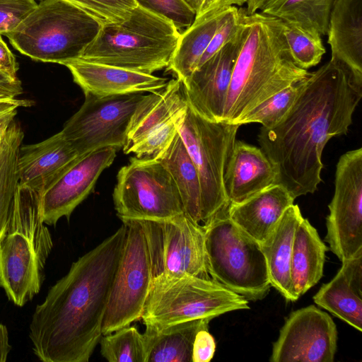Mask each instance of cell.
<instances>
[{
    "instance_id": "1",
    "label": "cell",
    "mask_w": 362,
    "mask_h": 362,
    "mask_svg": "<svg viewBox=\"0 0 362 362\" xmlns=\"http://www.w3.org/2000/svg\"><path fill=\"white\" fill-rule=\"evenodd\" d=\"M362 98V80L330 59L310 72L286 117L261 127L258 142L277 172V182L294 197L313 194L322 182V154L333 136L346 134Z\"/></svg>"
},
{
    "instance_id": "2",
    "label": "cell",
    "mask_w": 362,
    "mask_h": 362,
    "mask_svg": "<svg viewBox=\"0 0 362 362\" xmlns=\"http://www.w3.org/2000/svg\"><path fill=\"white\" fill-rule=\"evenodd\" d=\"M126 234L122 225L72 263L49 289L29 326L35 356L44 362H88L102 325Z\"/></svg>"
},
{
    "instance_id": "3",
    "label": "cell",
    "mask_w": 362,
    "mask_h": 362,
    "mask_svg": "<svg viewBox=\"0 0 362 362\" xmlns=\"http://www.w3.org/2000/svg\"><path fill=\"white\" fill-rule=\"evenodd\" d=\"M243 39L221 122L236 124L282 89L309 76L291 57L280 20L239 8Z\"/></svg>"
},
{
    "instance_id": "4",
    "label": "cell",
    "mask_w": 362,
    "mask_h": 362,
    "mask_svg": "<svg viewBox=\"0 0 362 362\" xmlns=\"http://www.w3.org/2000/svg\"><path fill=\"white\" fill-rule=\"evenodd\" d=\"M52 247L38 192L18 185L0 239V287L16 305H25L40 291Z\"/></svg>"
},
{
    "instance_id": "5",
    "label": "cell",
    "mask_w": 362,
    "mask_h": 362,
    "mask_svg": "<svg viewBox=\"0 0 362 362\" xmlns=\"http://www.w3.org/2000/svg\"><path fill=\"white\" fill-rule=\"evenodd\" d=\"M180 35L170 21L136 6L125 20L102 24L78 59L152 74L168 67Z\"/></svg>"
},
{
    "instance_id": "6",
    "label": "cell",
    "mask_w": 362,
    "mask_h": 362,
    "mask_svg": "<svg viewBox=\"0 0 362 362\" xmlns=\"http://www.w3.org/2000/svg\"><path fill=\"white\" fill-rule=\"evenodd\" d=\"M101 25L66 0H41L6 37L33 60L63 64L79 58Z\"/></svg>"
},
{
    "instance_id": "7",
    "label": "cell",
    "mask_w": 362,
    "mask_h": 362,
    "mask_svg": "<svg viewBox=\"0 0 362 362\" xmlns=\"http://www.w3.org/2000/svg\"><path fill=\"white\" fill-rule=\"evenodd\" d=\"M228 206L202 225L208 273L247 300H262L272 286L263 252L230 219Z\"/></svg>"
},
{
    "instance_id": "8",
    "label": "cell",
    "mask_w": 362,
    "mask_h": 362,
    "mask_svg": "<svg viewBox=\"0 0 362 362\" xmlns=\"http://www.w3.org/2000/svg\"><path fill=\"white\" fill-rule=\"evenodd\" d=\"M249 308L243 296L211 278L160 274L152 279L141 319L145 326L160 329Z\"/></svg>"
},
{
    "instance_id": "9",
    "label": "cell",
    "mask_w": 362,
    "mask_h": 362,
    "mask_svg": "<svg viewBox=\"0 0 362 362\" xmlns=\"http://www.w3.org/2000/svg\"><path fill=\"white\" fill-rule=\"evenodd\" d=\"M240 127L204 118L188 106L178 134L197 168L202 193V225L229 205L223 175Z\"/></svg>"
},
{
    "instance_id": "10",
    "label": "cell",
    "mask_w": 362,
    "mask_h": 362,
    "mask_svg": "<svg viewBox=\"0 0 362 362\" xmlns=\"http://www.w3.org/2000/svg\"><path fill=\"white\" fill-rule=\"evenodd\" d=\"M113 201L121 220H159L184 214L173 178L156 159L130 158L117 173Z\"/></svg>"
},
{
    "instance_id": "11",
    "label": "cell",
    "mask_w": 362,
    "mask_h": 362,
    "mask_svg": "<svg viewBox=\"0 0 362 362\" xmlns=\"http://www.w3.org/2000/svg\"><path fill=\"white\" fill-rule=\"evenodd\" d=\"M122 221L126 234L103 318V335L141 318L153 279L141 223L135 219Z\"/></svg>"
},
{
    "instance_id": "12",
    "label": "cell",
    "mask_w": 362,
    "mask_h": 362,
    "mask_svg": "<svg viewBox=\"0 0 362 362\" xmlns=\"http://www.w3.org/2000/svg\"><path fill=\"white\" fill-rule=\"evenodd\" d=\"M84 95L83 105L61 130L65 139L80 156L104 147L123 148L132 116L145 95Z\"/></svg>"
},
{
    "instance_id": "13",
    "label": "cell",
    "mask_w": 362,
    "mask_h": 362,
    "mask_svg": "<svg viewBox=\"0 0 362 362\" xmlns=\"http://www.w3.org/2000/svg\"><path fill=\"white\" fill-rule=\"evenodd\" d=\"M148 247L153 277L160 274L211 278L204 229L185 214L159 220H139Z\"/></svg>"
},
{
    "instance_id": "14",
    "label": "cell",
    "mask_w": 362,
    "mask_h": 362,
    "mask_svg": "<svg viewBox=\"0 0 362 362\" xmlns=\"http://www.w3.org/2000/svg\"><path fill=\"white\" fill-rule=\"evenodd\" d=\"M187 108L182 83L177 78L145 95L132 116L124 153H133L139 158L157 159L178 132Z\"/></svg>"
},
{
    "instance_id": "15",
    "label": "cell",
    "mask_w": 362,
    "mask_h": 362,
    "mask_svg": "<svg viewBox=\"0 0 362 362\" xmlns=\"http://www.w3.org/2000/svg\"><path fill=\"white\" fill-rule=\"evenodd\" d=\"M325 240L343 262L362 253V148L349 151L336 166Z\"/></svg>"
},
{
    "instance_id": "16",
    "label": "cell",
    "mask_w": 362,
    "mask_h": 362,
    "mask_svg": "<svg viewBox=\"0 0 362 362\" xmlns=\"http://www.w3.org/2000/svg\"><path fill=\"white\" fill-rule=\"evenodd\" d=\"M337 329L332 317L315 305L292 312L273 344L271 362H332Z\"/></svg>"
},
{
    "instance_id": "17",
    "label": "cell",
    "mask_w": 362,
    "mask_h": 362,
    "mask_svg": "<svg viewBox=\"0 0 362 362\" xmlns=\"http://www.w3.org/2000/svg\"><path fill=\"white\" fill-rule=\"evenodd\" d=\"M118 150L108 146L80 156L52 185L39 194L41 215L46 225L54 226L72 212L93 191L102 172L108 168Z\"/></svg>"
},
{
    "instance_id": "18",
    "label": "cell",
    "mask_w": 362,
    "mask_h": 362,
    "mask_svg": "<svg viewBox=\"0 0 362 362\" xmlns=\"http://www.w3.org/2000/svg\"><path fill=\"white\" fill-rule=\"evenodd\" d=\"M243 39V28L235 37L197 67L182 83L188 106L204 118L221 122L233 68Z\"/></svg>"
},
{
    "instance_id": "19",
    "label": "cell",
    "mask_w": 362,
    "mask_h": 362,
    "mask_svg": "<svg viewBox=\"0 0 362 362\" xmlns=\"http://www.w3.org/2000/svg\"><path fill=\"white\" fill-rule=\"evenodd\" d=\"M80 156L60 131L42 141L20 147L18 185L40 194Z\"/></svg>"
},
{
    "instance_id": "20",
    "label": "cell",
    "mask_w": 362,
    "mask_h": 362,
    "mask_svg": "<svg viewBox=\"0 0 362 362\" xmlns=\"http://www.w3.org/2000/svg\"><path fill=\"white\" fill-rule=\"evenodd\" d=\"M74 81L85 93L110 95L154 92L168 83L166 78L80 59L64 63Z\"/></svg>"
},
{
    "instance_id": "21",
    "label": "cell",
    "mask_w": 362,
    "mask_h": 362,
    "mask_svg": "<svg viewBox=\"0 0 362 362\" xmlns=\"http://www.w3.org/2000/svg\"><path fill=\"white\" fill-rule=\"evenodd\" d=\"M275 167L261 148L235 141L223 175L229 204H238L276 184Z\"/></svg>"
},
{
    "instance_id": "22",
    "label": "cell",
    "mask_w": 362,
    "mask_h": 362,
    "mask_svg": "<svg viewBox=\"0 0 362 362\" xmlns=\"http://www.w3.org/2000/svg\"><path fill=\"white\" fill-rule=\"evenodd\" d=\"M334 278L313 296L316 305L362 331V253L341 262Z\"/></svg>"
},
{
    "instance_id": "23",
    "label": "cell",
    "mask_w": 362,
    "mask_h": 362,
    "mask_svg": "<svg viewBox=\"0 0 362 362\" xmlns=\"http://www.w3.org/2000/svg\"><path fill=\"white\" fill-rule=\"evenodd\" d=\"M294 197L281 185L275 184L238 204H229L230 219L250 237L262 243L273 231Z\"/></svg>"
},
{
    "instance_id": "24",
    "label": "cell",
    "mask_w": 362,
    "mask_h": 362,
    "mask_svg": "<svg viewBox=\"0 0 362 362\" xmlns=\"http://www.w3.org/2000/svg\"><path fill=\"white\" fill-rule=\"evenodd\" d=\"M327 35L331 59L362 80V0H336Z\"/></svg>"
},
{
    "instance_id": "25",
    "label": "cell",
    "mask_w": 362,
    "mask_h": 362,
    "mask_svg": "<svg viewBox=\"0 0 362 362\" xmlns=\"http://www.w3.org/2000/svg\"><path fill=\"white\" fill-rule=\"evenodd\" d=\"M303 218L298 206L292 204L270 235L260 243L271 286L288 301L298 300L292 288L291 260L295 232Z\"/></svg>"
},
{
    "instance_id": "26",
    "label": "cell",
    "mask_w": 362,
    "mask_h": 362,
    "mask_svg": "<svg viewBox=\"0 0 362 362\" xmlns=\"http://www.w3.org/2000/svg\"><path fill=\"white\" fill-rule=\"evenodd\" d=\"M328 250L317 230L303 218L295 232L291 260L292 288L298 299L323 276Z\"/></svg>"
},
{
    "instance_id": "27",
    "label": "cell",
    "mask_w": 362,
    "mask_h": 362,
    "mask_svg": "<svg viewBox=\"0 0 362 362\" xmlns=\"http://www.w3.org/2000/svg\"><path fill=\"white\" fill-rule=\"evenodd\" d=\"M211 320L187 321L160 329L146 326V362L192 361L195 336L200 329L209 328Z\"/></svg>"
},
{
    "instance_id": "28",
    "label": "cell",
    "mask_w": 362,
    "mask_h": 362,
    "mask_svg": "<svg viewBox=\"0 0 362 362\" xmlns=\"http://www.w3.org/2000/svg\"><path fill=\"white\" fill-rule=\"evenodd\" d=\"M168 170L178 189L184 214L202 225V193L199 174L178 132L156 159Z\"/></svg>"
},
{
    "instance_id": "29",
    "label": "cell",
    "mask_w": 362,
    "mask_h": 362,
    "mask_svg": "<svg viewBox=\"0 0 362 362\" xmlns=\"http://www.w3.org/2000/svg\"><path fill=\"white\" fill-rule=\"evenodd\" d=\"M222 11L194 23L181 33L168 70L182 83L195 69L218 24Z\"/></svg>"
},
{
    "instance_id": "30",
    "label": "cell",
    "mask_w": 362,
    "mask_h": 362,
    "mask_svg": "<svg viewBox=\"0 0 362 362\" xmlns=\"http://www.w3.org/2000/svg\"><path fill=\"white\" fill-rule=\"evenodd\" d=\"M336 0H269L260 12L326 35Z\"/></svg>"
},
{
    "instance_id": "31",
    "label": "cell",
    "mask_w": 362,
    "mask_h": 362,
    "mask_svg": "<svg viewBox=\"0 0 362 362\" xmlns=\"http://www.w3.org/2000/svg\"><path fill=\"white\" fill-rule=\"evenodd\" d=\"M23 137L21 127L13 124L0 141V239L4 233L18 185L17 160Z\"/></svg>"
},
{
    "instance_id": "32",
    "label": "cell",
    "mask_w": 362,
    "mask_h": 362,
    "mask_svg": "<svg viewBox=\"0 0 362 362\" xmlns=\"http://www.w3.org/2000/svg\"><path fill=\"white\" fill-rule=\"evenodd\" d=\"M100 354L109 362H146L144 334L134 326H126L100 339Z\"/></svg>"
},
{
    "instance_id": "33",
    "label": "cell",
    "mask_w": 362,
    "mask_h": 362,
    "mask_svg": "<svg viewBox=\"0 0 362 362\" xmlns=\"http://www.w3.org/2000/svg\"><path fill=\"white\" fill-rule=\"evenodd\" d=\"M280 23L289 54L294 63L306 70L318 64L326 52L322 36L294 23L281 20Z\"/></svg>"
},
{
    "instance_id": "34",
    "label": "cell",
    "mask_w": 362,
    "mask_h": 362,
    "mask_svg": "<svg viewBox=\"0 0 362 362\" xmlns=\"http://www.w3.org/2000/svg\"><path fill=\"white\" fill-rule=\"evenodd\" d=\"M308 77L273 95L240 118L236 124L240 126L250 123H259L264 128L276 126L286 117L302 93L306 85Z\"/></svg>"
},
{
    "instance_id": "35",
    "label": "cell",
    "mask_w": 362,
    "mask_h": 362,
    "mask_svg": "<svg viewBox=\"0 0 362 362\" xmlns=\"http://www.w3.org/2000/svg\"><path fill=\"white\" fill-rule=\"evenodd\" d=\"M81 8L101 24L119 22L137 5L134 0H66Z\"/></svg>"
},
{
    "instance_id": "36",
    "label": "cell",
    "mask_w": 362,
    "mask_h": 362,
    "mask_svg": "<svg viewBox=\"0 0 362 362\" xmlns=\"http://www.w3.org/2000/svg\"><path fill=\"white\" fill-rule=\"evenodd\" d=\"M137 6L172 22L179 30L189 27L196 12L184 0H134Z\"/></svg>"
},
{
    "instance_id": "37",
    "label": "cell",
    "mask_w": 362,
    "mask_h": 362,
    "mask_svg": "<svg viewBox=\"0 0 362 362\" xmlns=\"http://www.w3.org/2000/svg\"><path fill=\"white\" fill-rule=\"evenodd\" d=\"M239 20L240 12L237 6H229L222 11L217 28L197 67L235 37L239 28Z\"/></svg>"
},
{
    "instance_id": "38",
    "label": "cell",
    "mask_w": 362,
    "mask_h": 362,
    "mask_svg": "<svg viewBox=\"0 0 362 362\" xmlns=\"http://www.w3.org/2000/svg\"><path fill=\"white\" fill-rule=\"evenodd\" d=\"M35 0H0V35H7L37 6Z\"/></svg>"
},
{
    "instance_id": "39",
    "label": "cell",
    "mask_w": 362,
    "mask_h": 362,
    "mask_svg": "<svg viewBox=\"0 0 362 362\" xmlns=\"http://www.w3.org/2000/svg\"><path fill=\"white\" fill-rule=\"evenodd\" d=\"M216 342L209 328L200 329L196 334L192 354V362H209L214 355Z\"/></svg>"
},
{
    "instance_id": "40",
    "label": "cell",
    "mask_w": 362,
    "mask_h": 362,
    "mask_svg": "<svg viewBox=\"0 0 362 362\" xmlns=\"http://www.w3.org/2000/svg\"><path fill=\"white\" fill-rule=\"evenodd\" d=\"M27 106H29V102L17 97L7 96L0 99V141L14 121L18 108Z\"/></svg>"
},
{
    "instance_id": "41",
    "label": "cell",
    "mask_w": 362,
    "mask_h": 362,
    "mask_svg": "<svg viewBox=\"0 0 362 362\" xmlns=\"http://www.w3.org/2000/svg\"><path fill=\"white\" fill-rule=\"evenodd\" d=\"M245 3L246 0H200L196 10L194 21L212 16L229 6H241Z\"/></svg>"
},
{
    "instance_id": "42",
    "label": "cell",
    "mask_w": 362,
    "mask_h": 362,
    "mask_svg": "<svg viewBox=\"0 0 362 362\" xmlns=\"http://www.w3.org/2000/svg\"><path fill=\"white\" fill-rule=\"evenodd\" d=\"M18 69V65L15 56L0 36V71L14 81L19 82Z\"/></svg>"
},
{
    "instance_id": "43",
    "label": "cell",
    "mask_w": 362,
    "mask_h": 362,
    "mask_svg": "<svg viewBox=\"0 0 362 362\" xmlns=\"http://www.w3.org/2000/svg\"><path fill=\"white\" fill-rule=\"evenodd\" d=\"M11 349L7 328L4 325L0 324V362L6 361Z\"/></svg>"
},
{
    "instance_id": "44",
    "label": "cell",
    "mask_w": 362,
    "mask_h": 362,
    "mask_svg": "<svg viewBox=\"0 0 362 362\" xmlns=\"http://www.w3.org/2000/svg\"><path fill=\"white\" fill-rule=\"evenodd\" d=\"M269 0H246V11L249 14L261 11Z\"/></svg>"
},
{
    "instance_id": "45",
    "label": "cell",
    "mask_w": 362,
    "mask_h": 362,
    "mask_svg": "<svg viewBox=\"0 0 362 362\" xmlns=\"http://www.w3.org/2000/svg\"><path fill=\"white\" fill-rule=\"evenodd\" d=\"M194 11L196 8V0H184Z\"/></svg>"
},
{
    "instance_id": "46",
    "label": "cell",
    "mask_w": 362,
    "mask_h": 362,
    "mask_svg": "<svg viewBox=\"0 0 362 362\" xmlns=\"http://www.w3.org/2000/svg\"><path fill=\"white\" fill-rule=\"evenodd\" d=\"M5 96H13V95H11L6 93H5L4 90H2L1 88H0V98L1 97H5ZM15 97V96H13Z\"/></svg>"
},
{
    "instance_id": "47",
    "label": "cell",
    "mask_w": 362,
    "mask_h": 362,
    "mask_svg": "<svg viewBox=\"0 0 362 362\" xmlns=\"http://www.w3.org/2000/svg\"></svg>"
},
{
    "instance_id": "48",
    "label": "cell",
    "mask_w": 362,
    "mask_h": 362,
    "mask_svg": "<svg viewBox=\"0 0 362 362\" xmlns=\"http://www.w3.org/2000/svg\"></svg>"
}]
</instances>
